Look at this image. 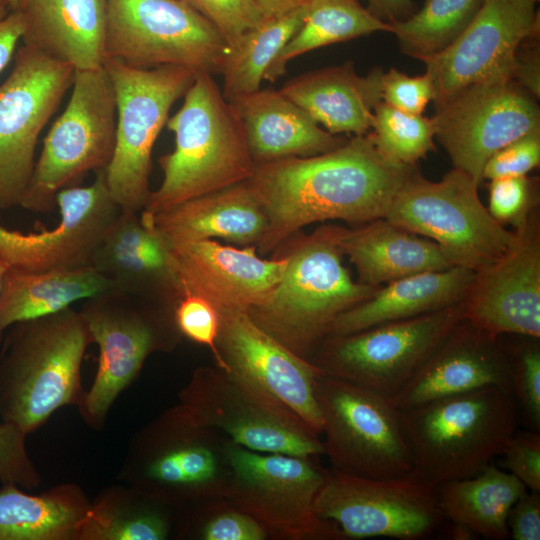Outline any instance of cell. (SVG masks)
Segmentation results:
<instances>
[{
    "label": "cell",
    "mask_w": 540,
    "mask_h": 540,
    "mask_svg": "<svg viewBox=\"0 0 540 540\" xmlns=\"http://www.w3.org/2000/svg\"><path fill=\"white\" fill-rule=\"evenodd\" d=\"M417 170L384 155L371 132L310 157L256 164L246 181L267 218L255 245L267 253L302 227L339 219L365 224L385 217L401 186Z\"/></svg>",
    "instance_id": "6da1fadb"
},
{
    "label": "cell",
    "mask_w": 540,
    "mask_h": 540,
    "mask_svg": "<svg viewBox=\"0 0 540 540\" xmlns=\"http://www.w3.org/2000/svg\"><path fill=\"white\" fill-rule=\"evenodd\" d=\"M90 332L71 307L10 326L0 351V418L26 435L58 409L79 407Z\"/></svg>",
    "instance_id": "7a4b0ae2"
},
{
    "label": "cell",
    "mask_w": 540,
    "mask_h": 540,
    "mask_svg": "<svg viewBox=\"0 0 540 540\" xmlns=\"http://www.w3.org/2000/svg\"><path fill=\"white\" fill-rule=\"evenodd\" d=\"M183 100L166 123L175 148L158 160L163 179L142 210L150 215L245 182L256 167L242 122L212 74L197 73Z\"/></svg>",
    "instance_id": "3957f363"
},
{
    "label": "cell",
    "mask_w": 540,
    "mask_h": 540,
    "mask_svg": "<svg viewBox=\"0 0 540 540\" xmlns=\"http://www.w3.org/2000/svg\"><path fill=\"white\" fill-rule=\"evenodd\" d=\"M413 476L436 487L480 473L518 425L512 392L488 386L400 410Z\"/></svg>",
    "instance_id": "277c9868"
},
{
    "label": "cell",
    "mask_w": 540,
    "mask_h": 540,
    "mask_svg": "<svg viewBox=\"0 0 540 540\" xmlns=\"http://www.w3.org/2000/svg\"><path fill=\"white\" fill-rule=\"evenodd\" d=\"M337 233L338 226L325 225L297 239L283 255L285 269L272 294L248 310L257 325L309 361L335 319L378 288L351 278Z\"/></svg>",
    "instance_id": "5b68a950"
},
{
    "label": "cell",
    "mask_w": 540,
    "mask_h": 540,
    "mask_svg": "<svg viewBox=\"0 0 540 540\" xmlns=\"http://www.w3.org/2000/svg\"><path fill=\"white\" fill-rule=\"evenodd\" d=\"M232 444L177 404L135 433L117 478L182 512L226 497Z\"/></svg>",
    "instance_id": "8992f818"
},
{
    "label": "cell",
    "mask_w": 540,
    "mask_h": 540,
    "mask_svg": "<svg viewBox=\"0 0 540 540\" xmlns=\"http://www.w3.org/2000/svg\"><path fill=\"white\" fill-rule=\"evenodd\" d=\"M79 311L98 345L99 358L91 387L77 409L88 426L101 430L112 405L139 376L148 356L173 350L183 336L174 306L112 288L83 300Z\"/></svg>",
    "instance_id": "52a82bcc"
},
{
    "label": "cell",
    "mask_w": 540,
    "mask_h": 540,
    "mask_svg": "<svg viewBox=\"0 0 540 540\" xmlns=\"http://www.w3.org/2000/svg\"><path fill=\"white\" fill-rule=\"evenodd\" d=\"M104 68L116 99V143L104 169L106 183L122 210L141 212L151 193L154 144L197 73L177 66L139 69L112 59Z\"/></svg>",
    "instance_id": "ba28073f"
},
{
    "label": "cell",
    "mask_w": 540,
    "mask_h": 540,
    "mask_svg": "<svg viewBox=\"0 0 540 540\" xmlns=\"http://www.w3.org/2000/svg\"><path fill=\"white\" fill-rule=\"evenodd\" d=\"M479 185L456 168L439 181L416 170L394 196L385 218L436 242L455 266L479 272L507 251L515 235L483 205Z\"/></svg>",
    "instance_id": "9c48e42d"
},
{
    "label": "cell",
    "mask_w": 540,
    "mask_h": 540,
    "mask_svg": "<svg viewBox=\"0 0 540 540\" xmlns=\"http://www.w3.org/2000/svg\"><path fill=\"white\" fill-rule=\"evenodd\" d=\"M116 143V99L104 65L75 71L69 101L46 134L20 206L49 212L57 194L105 169Z\"/></svg>",
    "instance_id": "30bf717a"
},
{
    "label": "cell",
    "mask_w": 540,
    "mask_h": 540,
    "mask_svg": "<svg viewBox=\"0 0 540 540\" xmlns=\"http://www.w3.org/2000/svg\"><path fill=\"white\" fill-rule=\"evenodd\" d=\"M315 396L332 470L374 479L412 471L410 446L392 399L324 373L316 380Z\"/></svg>",
    "instance_id": "8fae6325"
},
{
    "label": "cell",
    "mask_w": 540,
    "mask_h": 540,
    "mask_svg": "<svg viewBox=\"0 0 540 540\" xmlns=\"http://www.w3.org/2000/svg\"><path fill=\"white\" fill-rule=\"evenodd\" d=\"M228 51L220 31L184 0H107L106 59L213 75Z\"/></svg>",
    "instance_id": "7c38bea8"
},
{
    "label": "cell",
    "mask_w": 540,
    "mask_h": 540,
    "mask_svg": "<svg viewBox=\"0 0 540 540\" xmlns=\"http://www.w3.org/2000/svg\"><path fill=\"white\" fill-rule=\"evenodd\" d=\"M466 299L417 317L326 336L310 361L324 374L394 398L464 319Z\"/></svg>",
    "instance_id": "4fadbf2b"
},
{
    "label": "cell",
    "mask_w": 540,
    "mask_h": 540,
    "mask_svg": "<svg viewBox=\"0 0 540 540\" xmlns=\"http://www.w3.org/2000/svg\"><path fill=\"white\" fill-rule=\"evenodd\" d=\"M178 397L192 418L247 449L324 455L322 439L296 413L252 382L217 366L195 369Z\"/></svg>",
    "instance_id": "5bb4252c"
},
{
    "label": "cell",
    "mask_w": 540,
    "mask_h": 540,
    "mask_svg": "<svg viewBox=\"0 0 540 540\" xmlns=\"http://www.w3.org/2000/svg\"><path fill=\"white\" fill-rule=\"evenodd\" d=\"M314 512L330 527L335 540L424 539L439 531L447 520L436 488L411 473L374 479L329 469Z\"/></svg>",
    "instance_id": "9a60e30c"
},
{
    "label": "cell",
    "mask_w": 540,
    "mask_h": 540,
    "mask_svg": "<svg viewBox=\"0 0 540 540\" xmlns=\"http://www.w3.org/2000/svg\"><path fill=\"white\" fill-rule=\"evenodd\" d=\"M316 457L258 452L233 442L226 498L256 519L270 539L335 540L314 512L329 473Z\"/></svg>",
    "instance_id": "2e32d148"
},
{
    "label": "cell",
    "mask_w": 540,
    "mask_h": 540,
    "mask_svg": "<svg viewBox=\"0 0 540 540\" xmlns=\"http://www.w3.org/2000/svg\"><path fill=\"white\" fill-rule=\"evenodd\" d=\"M75 69L22 45L0 84V209L20 206L38 138L72 87Z\"/></svg>",
    "instance_id": "e0dca14e"
},
{
    "label": "cell",
    "mask_w": 540,
    "mask_h": 540,
    "mask_svg": "<svg viewBox=\"0 0 540 540\" xmlns=\"http://www.w3.org/2000/svg\"><path fill=\"white\" fill-rule=\"evenodd\" d=\"M435 138L454 168L479 184L487 160L507 144L540 132L536 98L512 79L466 86L435 105Z\"/></svg>",
    "instance_id": "ac0fdd59"
},
{
    "label": "cell",
    "mask_w": 540,
    "mask_h": 540,
    "mask_svg": "<svg viewBox=\"0 0 540 540\" xmlns=\"http://www.w3.org/2000/svg\"><path fill=\"white\" fill-rule=\"evenodd\" d=\"M539 0H484L463 33L444 50L421 59L432 79L435 105L479 82L512 79L515 54L539 35Z\"/></svg>",
    "instance_id": "d6986e66"
},
{
    "label": "cell",
    "mask_w": 540,
    "mask_h": 540,
    "mask_svg": "<svg viewBox=\"0 0 540 540\" xmlns=\"http://www.w3.org/2000/svg\"><path fill=\"white\" fill-rule=\"evenodd\" d=\"M60 223L52 230L22 233L0 225V259L24 271H50L91 266L106 232L121 211L108 189L105 171L94 182L72 186L56 197Z\"/></svg>",
    "instance_id": "ffe728a7"
},
{
    "label": "cell",
    "mask_w": 540,
    "mask_h": 540,
    "mask_svg": "<svg viewBox=\"0 0 540 540\" xmlns=\"http://www.w3.org/2000/svg\"><path fill=\"white\" fill-rule=\"evenodd\" d=\"M494 263L476 272L464 319L491 337L540 338V229L533 210Z\"/></svg>",
    "instance_id": "44dd1931"
},
{
    "label": "cell",
    "mask_w": 540,
    "mask_h": 540,
    "mask_svg": "<svg viewBox=\"0 0 540 540\" xmlns=\"http://www.w3.org/2000/svg\"><path fill=\"white\" fill-rule=\"evenodd\" d=\"M217 349L225 371L257 385L296 413L321 437L315 383L323 373L257 325L247 310L218 311Z\"/></svg>",
    "instance_id": "7402d4cb"
},
{
    "label": "cell",
    "mask_w": 540,
    "mask_h": 540,
    "mask_svg": "<svg viewBox=\"0 0 540 540\" xmlns=\"http://www.w3.org/2000/svg\"><path fill=\"white\" fill-rule=\"evenodd\" d=\"M256 250L254 245L236 248L212 239L175 248L183 296H199L217 311H248L262 304L281 280L286 258L263 259Z\"/></svg>",
    "instance_id": "603a6c76"
},
{
    "label": "cell",
    "mask_w": 540,
    "mask_h": 540,
    "mask_svg": "<svg viewBox=\"0 0 540 540\" xmlns=\"http://www.w3.org/2000/svg\"><path fill=\"white\" fill-rule=\"evenodd\" d=\"M488 386L511 391L506 344L463 319L392 401L403 410Z\"/></svg>",
    "instance_id": "cb8c5ba5"
},
{
    "label": "cell",
    "mask_w": 540,
    "mask_h": 540,
    "mask_svg": "<svg viewBox=\"0 0 540 540\" xmlns=\"http://www.w3.org/2000/svg\"><path fill=\"white\" fill-rule=\"evenodd\" d=\"M91 266L131 296L174 307L183 296L173 253L141 212L121 209Z\"/></svg>",
    "instance_id": "d4e9b609"
},
{
    "label": "cell",
    "mask_w": 540,
    "mask_h": 540,
    "mask_svg": "<svg viewBox=\"0 0 540 540\" xmlns=\"http://www.w3.org/2000/svg\"><path fill=\"white\" fill-rule=\"evenodd\" d=\"M141 214L171 251L187 243L212 238L255 246L267 228L265 213L246 181L154 215L143 211Z\"/></svg>",
    "instance_id": "484cf974"
},
{
    "label": "cell",
    "mask_w": 540,
    "mask_h": 540,
    "mask_svg": "<svg viewBox=\"0 0 540 540\" xmlns=\"http://www.w3.org/2000/svg\"><path fill=\"white\" fill-rule=\"evenodd\" d=\"M20 12L24 45L75 71L103 67L107 0H26Z\"/></svg>",
    "instance_id": "4316f807"
},
{
    "label": "cell",
    "mask_w": 540,
    "mask_h": 540,
    "mask_svg": "<svg viewBox=\"0 0 540 540\" xmlns=\"http://www.w3.org/2000/svg\"><path fill=\"white\" fill-rule=\"evenodd\" d=\"M229 102L242 122L256 164L319 155L347 140L320 127L280 90L260 88Z\"/></svg>",
    "instance_id": "83f0119b"
},
{
    "label": "cell",
    "mask_w": 540,
    "mask_h": 540,
    "mask_svg": "<svg viewBox=\"0 0 540 540\" xmlns=\"http://www.w3.org/2000/svg\"><path fill=\"white\" fill-rule=\"evenodd\" d=\"M382 73L375 68L360 76L347 61L296 76L280 91L329 133L360 136L371 131L374 108L382 101Z\"/></svg>",
    "instance_id": "f1b7e54d"
},
{
    "label": "cell",
    "mask_w": 540,
    "mask_h": 540,
    "mask_svg": "<svg viewBox=\"0 0 540 540\" xmlns=\"http://www.w3.org/2000/svg\"><path fill=\"white\" fill-rule=\"evenodd\" d=\"M337 240L342 254L355 266L358 281L372 287L455 266L436 242L385 217L357 229L338 226Z\"/></svg>",
    "instance_id": "f546056e"
},
{
    "label": "cell",
    "mask_w": 540,
    "mask_h": 540,
    "mask_svg": "<svg viewBox=\"0 0 540 540\" xmlns=\"http://www.w3.org/2000/svg\"><path fill=\"white\" fill-rule=\"evenodd\" d=\"M475 276L471 269L453 266L387 283L370 298L339 315L328 335H348L458 304L467 298Z\"/></svg>",
    "instance_id": "4dcf8cb0"
},
{
    "label": "cell",
    "mask_w": 540,
    "mask_h": 540,
    "mask_svg": "<svg viewBox=\"0 0 540 540\" xmlns=\"http://www.w3.org/2000/svg\"><path fill=\"white\" fill-rule=\"evenodd\" d=\"M91 507L84 490L62 483L40 494L0 487V540H79Z\"/></svg>",
    "instance_id": "1f68e13d"
},
{
    "label": "cell",
    "mask_w": 540,
    "mask_h": 540,
    "mask_svg": "<svg viewBox=\"0 0 540 540\" xmlns=\"http://www.w3.org/2000/svg\"><path fill=\"white\" fill-rule=\"evenodd\" d=\"M111 289L92 266L50 271L7 267L0 281V344L7 329Z\"/></svg>",
    "instance_id": "d6a6232c"
},
{
    "label": "cell",
    "mask_w": 540,
    "mask_h": 540,
    "mask_svg": "<svg viewBox=\"0 0 540 540\" xmlns=\"http://www.w3.org/2000/svg\"><path fill=\"white\" fill-rule=\"evenodd\" d=\"M435 488L447 520L465 524L478 536L494 540L509 536L508 512L527 490L515 475L492 463L475 476Z\"/></svg>",
    "instance_id": "836d02e7"
},
{
    "label": "cell",
    "mask_w": 540,
    "mask_h": 540,
    "mask_svg": "<svg viewBox=\"0 0 540 540\" xmlns=\"http://www.w3.org/2000/svg\"><path fill=\"white\" fill-rule=\"evenodd\" d=\"M179 513L132 486L113 485L91 501L79 540L174 539Z\"/></svg>",
    "instance_id": "e575fe53"
},
{
    "label": "cell",
    "mask_w": 540,
    "mask_h": 540,
    "mask_svg": "<svg viewBox=\"0 0 540 540\" xmlns=\"http://www.w3.org/2000/svg\"><path fill=\"white\" fill-rule=\"evenodd\" d=\"M374 32L392 33V28L357 0H310L301 27L271 63L264 80L275 82L300 55Z\"/></svg>",
    "instance_id": "d590c367"
},
{
    "label": "cell",
    "mask_w": 540,
    "mask_h": 540,
    "mask_svg": "<svg viewBox=\"0 0 540 540\" xmlns=\"http://www.w3.org/2000/svg\"><path fill=\"white\" fill-rule=\"evenodd\" d=\"M307 4L282 16L264 19L229 48L220 72L223 76L221 91L226 100L260 89L265 72L301 27Z\"/></svg>",
    "instance_id": "8d00e7d4"
},
{
    "label": "cell",
    "mask_w": 540,
    "mask_h": 540,
    "mask_svg": "<svg viewBox=\"0 0 540 540\" xmlns=\"http://www.w3.org/2000/svg\"><path fill=\"white\" fill-rule=\"evenodd\" d=\"M484 0H426L404 20L389 22L402 53L417 60L452 44L468 27Z\"/></svg>",
    "instance_id": "74e56055"
},
{
    "label": "cell",
    "mask_w": 540,
    "mask_h": 540,
    "mask_svg": "<svg viewBox=\"0 0 540 540\" xmlns=\"http://www.w3.org/2000/svg\"><path fill=\"white\" fill-rule=\"evenodd\" d=\"M266 529L226 497L179 513L176 540H266Z\"/></svg>",
    "instance_id": "f35d334b"
},
{
    "label": "cell",
    "mask_w": 540,
    "mask_h": 540,
    "mask_svg": "<svg viewBox=\"0 0 540 540\" xmlns=\"http://www.w3.org/2000/svg\"><path fill=\"white\" fill-rule=\"evenodd\" d=\"M370 132L384 155L405 165L415 166L435 149L432 117L404 112L383 101L374 108Z\"/></svg>",
    "instance_id": "ab89813d"
},
{
    "label": "cell",
    "mask_w": 540,
    "mask_h": 540,
    "mask_svg": "<svg viewBox=\"0 0 540 540\" xmlns=\"http://www.w3.org/2000/svg\"><path fill=\"white\" fill-rule=\"evenodd\" d=\"M515 337V343L506 344L512 395L530 429L540 431L539 338Z\"/></svg>",
    "instance_id": "60d3db41"
},
{
    "label": "cell",
    "mask_w": 540,
    "mask_h": 540,
    "mask_svg": "<svg viewBox=\"0 0 540 540\" xmlns=\"http://www.w3.org/2000/svg\"><path fill=\"white\" fill-rule=\"evenodd\" d=\"M223 35L229 48L249 29L257 26L263 17L255 0H184Z\"/></svg>",
    "instance_id": "b9f144b4"
},
{
    "label": "cell",
    "mask_w": 540,
    "mask_h": 540,
    "mask_svg": "<svg viewBox=\"0 0 540 540\" xmlns=\"http://www.w3.org/2000/svg\"><path fill=\"white\" fill-rule=\"evenodd\" d=\"M174 317L181 335L207 346L213 355L215 366L225 371L216 345L219 314L214 306L199 296L186 294L178 301Z\"/></svg>",
    "instance_id": "7bdbcfd3"
},
{
    "label": "cell",
    "mask_w": 540,
    "mask_h": 540,
    "mask_svg": "<svg viewBox=\"0 0 540 540\" xmlns=\"http://www.w3.org/2000/svg\"><path fill=\"white\" fill-rule=\"evenodd\" d=\"M27 435L18 427L0 422V481L32 490L42 482V476L26 448Z\"/></svg>",
    "instance_id": "ee69618b"
},
{
    "label": "cell",
    "mask_w": 540,
    "mask_h": 540,
    "mask_svg": "<svg viewBox=\"0 0 540 540\" xmlns=\"http://www.w3.org/2000/svg\"><path fill=\"white\" fill-rule=\"evenodd\" d=\"M531 182L527 176L502 177L490 180L489 213L499 223L514 227L527 219L535 208Z\"/></svg>",
    "instance_id": "f6af8a7d"
},
{
    "label": "cell",
    "mask_w": 540,
    "mask_h": 540,
    "mask_svg": "<svg viewBox=\"0 0 540 540\" xmlns=\"http://www.w3.org/2000/svg\"><path fill=\"white\" fill-rule=\"evenodd\" d=\"M434 97V85L427 72L409 76L392 67L382 73V101L396 109L412 114H423Z\"/></svg>",
    "instance_id": "bcb514c9"
},
{
    "label": "cell",
    "mask_w": 540,
    "mask_h": 540,
    "mask_svg": "<svg viewBox=\"0 0 540 540\" xmlns=\"http://www.w3.org/2000/svg\"><path fill=\"white\" fill-rule=\"evenodd\" d=\"M540 163V132L527 134L498 150L485 163L482 178L527 176Z\"/></svg>",
    "instance_id": "7dc6e473"
},
{
    "label": "cell",
    "mask_w": 540,
    "mask_h": 540,
    "mask_svg": "<svg viewBox=\"0 0 540 540\" xmlns=\"http://www.w3.org/2000/svg\"><path fill=\"white\" fill-rule=\"evenodd\" d=\"M504 464L529 490L540 491V433L516 432L502 454Z\"/></svg>",
    "instance_id": "c3c4849f"
},
{
    "label": "cell",
    "mask_w": 540,
    "mask_h": 540,
    "mask_svg": "<svg viewBox=\"0 0 540 540\" xmlns=\"http://www.w3.org/2000/svg\"><path fill=\"white\" fill-rule=\"evenodd\" d=\"M539 492L527 489L510 508L507 516V527L512 539H540Z\"/></svg>",
    "instance_id": "681fc988"
},
{
    "label": "cell",
    "mask_w": 540,
    "mask_h": 540,
    "mask_svg": "<svg viewBox=\"0 0 540 540\" xmlns=\"http://www.w3.org/2000/svg\"><path fill=\"white\" fill-rule=\"evenodd\" d=\"M539 35L525 39L515 54L512 80L517 82L536 99L540 92Z\"/></svg>",
    "instance_id": "f907efd6"
},
{
    "label": "cell",
    "mask_w": 540,
    "mask_h": 540,
    "mask_svg": "<svg viewBox=\"0 0 540 540\" xmlns=\"http://www.w3.org/2000/svg\"><path fill=\"white\" fill-rule=\"evenodd\" d=\"M23 29L24 22L20 11H10L7 15L0 17V73L8 66L16 53Z\"/></svg>",
    "instance_id": "816d5d0a"
},
{
    "label": "cell",
    "mask_w": 540,
    "mask_h": 540,
    "mask_svg": "<svg viewBox=\"0 0 540 540\" xmlns=\"http://www.w3.org/2000/svg\"><path fill=\"white\" fill-rule=\"evenodd\" d=\"M367 10L384 22L404 20L415 12L412 0H367Z\"/></svg>",
    "instance_id": "f5cc1de1"
},
{
    "label": "cell",
    "mask_w": 540,
    "mask_h": 540,
    "mask_svg": "<svg viewBox=\"0 0 540 540\" xmlns=\"http://www.w3.org/2000/svg\"><path fill=\"white\" fill-rule=\"evenodd\" d=\"M310 0H255L265 19L282 16Z\"/></svg>",
    "instance_id": "db71d44e"
},
{
    "label": "cell",
    "mask_w": 540,
    "mask_h": 540,
    "mask_svg": "<svg viewBox=\"0 0 540 540\" xmlns=\"http://www.w3.org/2000/svg\"><path fill=\"white\" fill-rule=\"evenodd\" d=\"M450 526L446 532V536L452 540H472L477 538V534L467 525L450 522Z\"/></svg>",
    "instance_id": "11a10c76"
},
{
    "label": "cell",
    "mask_w": 540,
    "mask_h": 540,
    "mask_svg": "<svg viewBox=\"0 0 540 540\" xmlns=\"http://www.w3.org/2000/svg\"><path fill=\"white\" fill-rule=\"evenodd\" d=\"M26 0H8L10 11H20Z\"/></svg>",
    "instance_id": "9f6ffc18"
},
{
    "label": "cell",
    "mask_w": 540,
    "mask_h": 540,
    "mask_svg": "<svg viewBox=\"0 0 540 540\" xmlns=\"http://www.w3.org/2000/svg\"><path fill=\"white\" fill-rule=\"evenodd\" d=\"M9 12L8 0H0V17L7 15Z\"/></svg>",
    "instance_id": "6f0895ef"
},
{
    "label": "cell",
    "mask_w": 540,
    "mask_h": 540,
    "mask_svg": "<svg viewBox=\"0 0 540 540\" xmlns=\"http://www.w3.org/2000/svg\"><path fill=\"white\" fill-rule=\"evenodd\" d=\"M7 267L8 266L0 259V281Z\"/></svg>",
    "instance_id": "680465c9"
}]
</instances>
